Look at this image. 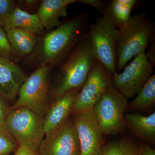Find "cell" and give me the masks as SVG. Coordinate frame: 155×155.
<instances>
[{
  "instance_id": "cell-1",
  "label": "cell",
  "mask_w": 155,
  "mask_h": 155,
  "mask_svg": "<svg viewBox=\"0 0 155 155\" xmlns=\"http://www.w3.org/2000/svg\"><path fill=\"white\" fill-rule=\"evenodd\" d=\"M88 15L80 14L38 37L33 51L25 58L27 65L35 68L59 66L75 46L86 36Z\"/></svg>"
},
{
  "instance_id": "cell-2",
  "label": "cell",
  "mask_w": 155,
  "mask_h": 155,
  "mask_svg": "<svg viewBox=\"0 0 155 155\" xmlns=\"http://www.w3.org/2000/svg\"><path fill=\"white\" fill-rule=\"evenodd\" d=\"M97 60L87 34L59 65L55 83L51 87L50 103L81 88Z\"/></svg>"
},
{
  "instance_id": "cell-3",
  "label": "cell",
  "mask_w": 155,
  "mask_h": 155,
  "mask_svg": "<svg viewBox=\"0 0 155 155\" xmlns=\"http://www.w3.org/2000/svg\"><path fill=\"white\" fill-rule=\"evenodd\" d=\"M154 38V23L145 14L131 16L126 23L117 29L116 72L124 69L136 56L145 51Z\"/></svg>"
},
{
  "instance_id": "cell-4",
  "label": "cell",
  "mask_w": 155,
  "mask_h": 155,
  "mask_svg": "<svg viewBox=\"0 0 155 155\" xmlns=\"http://www.w3.org/2000/svg\"><path fill=\"white\" fill-rule=\"evenodd\" d=\"M52 69L48 66L37 67L20 86L17 99L11 107H25L43 118L50 104Z\"/></svg>"
},
{
  "instance_id": "cell-5",
  "label": "cell",
  "mask_w": 155,
  "mask_h": 155,
  "mask_svg": "<svg viewBox=\"0 0 155 155\" xmlns=\"http://www.w3.org/2000/svg\"><path fill=\"white\" fill-rule=\"evenodd\" d=\"M4 125L18 144L38 150L45 135L41 116L25 107H11Z\"/></svg>"
},
{
  "instance_id": "cell-6",
  "label": "cell",
  "mask_w": 155,
  "mask_h": 155,
  "mask_svg": "<svg viewBox=\"0 0 155 155\" xmlns=\"http://www.w3.org/2000/svg\"><path fill=\"white\" fill-rule=\"evenodd\" d=\"M127 99L111 85L102 94L93 110L104 135H112L125 129L124 112Z\"/></svg>"
},
{
  "instance_id": "cell-7",
  "label": "cell",
  "mask_w": 155,
  "mask_h": 155,
  "mask_svg": "<svg viewBox=\"0 0 155 155\" xmlns=\"http://www.w3.org/2000/svg\"><path fill=\"white\" fill-rule=\"evenodd\" d=\"M117 29L104 17L90 25L88 34L97 60L114 75L116 71Z\"/></svg>"
},
{
  "instance_id": "cell-8",
  "label": "cell",
  "mask_w": 155,
  "mask_h": 155,
  "mask_svg": "<svg viewBox=\"0 0 155 155\" xmlns=\"http://www.w3.org/2000/svg\"><path fill=\"white\" fill-rule=\"evenodd\" d=\"M154 66L143 52L125 66L123 72L114 73L112 85L127 99L133 97L152 75Z\"/></svg>"
},
{
  "instance_id": "cell-9",
  "label": "cell",
  "mask_w": 155,
  "mask_h": 155,
  "mask_svg": "<svg viewBox=\"0 0 155 155\" xmlns=\"http://www.w3.org/2000/svg\"><path fill=\"white\" fill-rule=\"evenodd\" d=\"M113 74L97 60L81 89L72 114L91 110L105 91L112 84Z\"/></svg>"
},
{
  "instance_id": "cell-10",
  "label": "cell",
  "mask_w": 155,
  "mask_h": 155,
  "mask_svg": "<svg viewBox=\"0 0 155 155\" xmlns=\"http://www.w3.org/2000/svg\"><path fill=\"white\" fill-rule=\"evenodd\" d=\"M38 149L40 155H80L78 136L73 120L45 134Z\"/></svg>"
},
{
  "instance_id": "cell-11",
  "label": "cell",
  "mask_w": 155,
  "mask_h": 155,
  "mask_svg": "<svg viewBox=\"0 0 155 155\" xmlns=\"http://www.w3.org/2000/svg\"><path fill=\"white\" fill-rule=\"evenodd\" d=\"M74 116L73 121L80 143V155H98L104 143V134L93 110Z\"/></svg>"
},
{
  "instance_id": "cell-12",
  "label": "cell",
  "mask_w": 155,
  "mask_h": 155,
  "mask_svg": "<svg viewBox=\"0 0 155 155\" xmlns=\"http://www.w3.org/2000/svg\"><path fill=\"white\" fill-rule=\"evenodd\" d=\"M27 76L19 65L0 56V94L14 104Z\"/></svg>"
},
{
  "instance_id": "cell-13",
  "label": "cell",
  "mask_w": 155,
  "mask_h": 155,
  "mask_svg": "<svg viewBox=\"0 0 155 155\" xmlns=\"http://www.w3.org/2000/svg\"><path fill=\"white\" fill-rule=\"evenodd\" d=\"M81 89L67 93L50 103L43 118L45 134L60 127L69 118Z\"/></svg>"
},
{
  "instance_id": "cell-14",
  "label": "cell",
  "mask_w": 155,
  "mask_h": 155,
  "mask_svg": "<svg viewBox=\"0 0 155 155\" xmlns=\"http://www.w3.org/2000/svg\"><path fill=\"white\" fill-rule=\"evenodd\" d=\"M78 2L76 0H43L38 10V16L45 29L49 31L61 25L59 19L68 14L69 5Z\"/></svg>"
},
{
  "instance_id": "cell-15",
  "label": "cell",
  "mask_w": 155,
  "mask_h": 155,
  "mask_svg": "<svg viewBox=\"0 0 155 155\" xmlns=\"http://www.w3.org/2000/svg\"><path fill=\"white\" fill-rule=\"evenodd\" d=\"M125 127L136 137L148 143L154 144L155 113L148 116L138 114H127L124 115Z\"/></svg>"
},
{
  "instance_id": "cell-16",
  "label": "cell",
  "mask_w": 155,
  "mask_h": 155,
  "mask_svg": "<svg viewBox=\"0 0 155 155\" xmlns=\"http://www.w3.org/2000/svg\"><path fill=\"white\" fill-rule=\"evenodd\" d=\"M13 56L24 58L33 51L38 41V36L19 28H14L6 31Z\"/></svg>"
},
{
  "instance_id": "cell-17",
  "label": "cell",
  "mask_w": 155,
  "mask_h": 155,
  "mask_svg": "<svg viewBox=\"0 0 155 155\" xmlns=\"http://www.w3.org/2000/svg\"><path fill=\"white\" fill-rule=\"evenodd\" d=\"M136 0H112L105 4L103 17L117 29L127 22L137 5Z\"/></svg>"
},
{
  "instance_id": "cell-18",
  "label": "cell",
  "mask_w": 155,
  "mask_h": 155,
  "mask_svg": "<svg viewBox=\"0 0 155 155\" xmlns=\"http://www.w3.org/2000/svg\"><path fill=\"white\" fill-rule=\"evenodd\" d=\"M4 28L6 31L12 28H21L38 37L45 32L36 13L29 14L17 8L8 17Z\"/></svg>"
},
{
  "instance_id": "cell-19",
  "label": "cell",
  "mask_w": 155,
  "mask_h": 155,
  "mask_svg": "<svg viewBox=\"0 0 155 155\" xmlns=\"http://www.w3.org/2000/svg\"><path fill=\"white\" fill-rule=\"evenodd\" d=\"M155 103V75L148 79L135 97L129 104L127 107L133 110L148 109Z\"/></svg>"
},
{
  "instance_id": "cell-20",
  "label": "cell",
  "mask_w": 155,
  "mask_h": 155,
  "mask_svg": "<svg viewBox=\"0 0 155 155\" xmlns=\"http://www.w3.org/2000/svg\"><path fill=\"white\" fill-rule=\"evenodd\" d=\"M138 147L129 139L109 143L102 147L98 155H136Z\"/></svg>"
},
{
  "instance_id": "cell-21",
  "label": "cell",
  "mask_w": 155,
  "mask_h": 155,
  "mask_svg": "<svg viewBox=\"0 0 155 155\" xmlns=\"http://www.w3.org/2000/svg\"><path fill=\"white\" fill-rule=\"evenodd\" d=\"M19 144L4 125H0V155H9Z\"/></svg>"
},
{
  "instance_id": "cell-22",
  "label": "cell",
  "mask_w": 155,
  "mask_h": 155,
  "mask_svg": "<svg viewBox=\"0 0 155 155\" xmlns=\"http://www.w3.org/2000/svg\"><path fill=\"white\" fill-rule=\"evenodd\" d=\"M16 8V1L0 0V26L4 28L6 20Z\"/></svg>"
},
{
  "instance_id": "cell-23",
  "label": "cell",
  "mask_w": 155,
  "mask_h": 155,
  "mask_svg": "<svg viewBox=\"0 0 155 155\" xmlns=\"http://www.w3.org/2000/svg\"><path fill=\"white\" fill-rule=\"evenodd\" d=\"M0 56L12 61V53L7 32L0 26Z\"/></svg>"
},
{
  "instance_id": "cell-24",
  "label": "cell",
  "mask_w": 155,
  "mask_h": 155,
  "mask_svg": "<svg viewBox=\"0 0 155 155\" xmlns=\"http://www.w3.org/2000/svg\"><path fill=\"white\" fill-rule=\"evenodd\" d=\"M41 1L38 0L16 1V8L29 14H36Z\"/></svg>"
},
{
  "instance_id": "cell-25",
  "label": "cell",
  "mask_w": 155,
  "mask_h": 155,
  "mask_svg": "<svg viewBox=\"0 0 155 155\" xmlns=\"http://www.w3.org/2000/svg\"><path fill=\"white\" fill-rule=\"evenodd\" d=\"M10 104L5 98L0 94V125H4L6 116L11 108Z\"/></svg>"
},
{
  "instance_id": "cell-26",
  "label": "cell",
  "mask_w": 155,
  "mask_h": 155,
  "mask_svg": "<svg viewBox=\"0 0 155 155\" xmlns=\"http://www.w3.org/2000/svg\"><path fill=\"white\" fill-rule=\"evenodd\" d=\"M14 155H40L38 150L34 149L32 148L19 144L17 150L15 151Z\"/></svg>"
},
{
  "instance_id": "cell-27",
  "label": "cell",
  "mask_w": 155,
  "mask_h": 155,
  "mask_svg": "<svg viewBox=\"0 0 155 155\" xmlns=\"http://www.w3.org/2000/svg\"><path fill=\"white\" fill-rule=\"evenodd\" d=\"M78 2L84 3L91 6L101 13L105 5V3L100 0H80L78 1Z\"/></svg>"
},
{
  "instance_id": "cell-28",
  "label": "cell",
  "mask_w": 155,
  "mask_h": 155,
  "mask_svg": "<svg viewBox=\"0 0 155 155\" xmlns=\"http://www.w3.org/2000/svg\"><path fill=\"white\" fill-rule=\"evenodd\" d=\"M138 155H155V150L149 145L143 143L138 147Z\"/></svg>"
},
{
  "instance_id": "cell-29",
  "label": "cell",
  "mask_w": 155,
  "mask_h": 155,
  "mask_svg": "<svg viewBox=\"0 0 155 155\" xmlns=\"http://www.w3.org/2000/svg\"><path fill=\"white\" fill-rule=\"evenodd\" d=\"M151 45L147 53H146L147 58L149 60L150 62L154 65H155V44Z\"/></svg>"
},
{
  "instance_id": "cell-30",
  "label": "cell",
  "mask_w": 155,
  "mask_h": 155,
  "mask_svg": "<svg viewBox=\"0 0 155 155\" xmlns=\"http://www.w3.org/2000/svg\"><path fill=\"white\" fill-rule=\"evenodd\" d=\"M138 155V153L136 155Z\"/></svg>"
}]
</instances>
